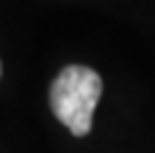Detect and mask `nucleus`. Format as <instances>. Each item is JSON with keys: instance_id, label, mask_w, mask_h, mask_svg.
<instances>
[{"instance_id": "1", "label": "nucleus", "mask_w": 155, "mask_h": 153, "mask_svg": "<svg viewBox=\"0 0 155 153\" xmlns=\"http://www.w3.org/2000/svg\"><path fill=\"white\" fill-rule=\"evenodd\" d=\"M103 94V80L94 69L71 64L50 87V107L55 117L75 137H84L91 130L94 110Z\"/></svg>"}]
</instances>
